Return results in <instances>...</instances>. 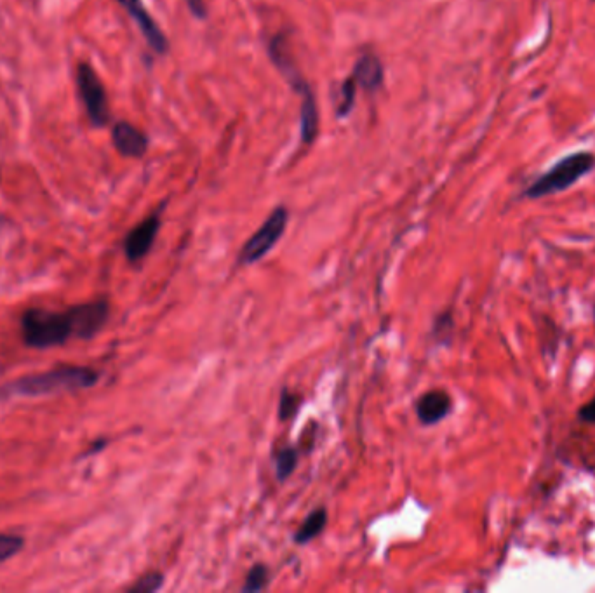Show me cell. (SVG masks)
I'll return each mask as SVG.
<instances>
[{
	"mask_svg": "<svg viewBox=\"0 0 595 593\" xmlns=\"http://www.w3.org/2000/svg\"><path fill=\"white\" fill-rule=\"evenodd\" d=\"M190 13L194 14L197 20H206L208 18V6L206 0H185Z\"/></svg>",
	"mask_w": 595,
	"mask_h": 593,
	"instance_id": "ffe728a7",
	"label": "cell"
},
{
	"mask_svg": "<svg viewBox=\"0 0 595 593\" xmlns=\"http://www.w3.org/2000/svg\"><path fill=\"white\" fill-rule=\"evenodd\" d=\"M326 524H328V510L317 508L315 512L308 515L307 519L303 520L300 529L296 531L295 543L307 545L324 531Z\"/></svg>",
	"mask_w": 595,
	"mask_h": 593,
	"instance_id": "7c38bea8",
	"label": "cell"
},
{
	"mask_svg": "<svg viewBox=\"0 0 595 593\" xmlns=\"http://www.w3.org/2000/svg\"><path fill=\"white\" fill-rule=\"evenodd\" d=\"M119 6L129 14V18L136 23V27L140 28L143 39L147 40L148 47L159 56H166L171 49L168 35L162 32L159 23L152 18V14L148 13L147 7L141 0H117Z\"/></svg>",
	"mask_w": 595,
	"mask_h": 593,
	"instance_id": "52a82bcc",
	"label": "cell"
},
{
	"mask_svg": "<svg viewBox=\"0 0 595 593\" xmlns=\"http://www.w3.org/2000/svg\"><path fill=\"white\" fill-rule=\"evenodd\" d=\"M300 395L291 394L289 390H282L281 402H279V418L289 420L293 418L300 409Z\"/></svg>",
	"mask_w": 595,
	"mask_h": 593,
	"instance_id": "ac0fdd59",
	"label": "cell"
},
{
	"mask_svg": "<svg viewBox=\"0 0 595 593\" xmlns=\"http://www.w3.org/2000/svg\"><path fill=\"white\" fill-rule=\"evenodd\" d=\"M453 409V399L446 390H428L416 402V416L425 427H434L448 418Z\"/></svg>",
	"mask_w": 595,
	"mask_h": 593,
	"instance_id": "30bf717a",
	"label": "cell"
},
{
	"mask_svg": "<svg viewBox=\"0 0 595 593\" xmlns=\"http://www.w3.org/2000/svg\"><path fill=\"white\" fill-rule=\"evenodd\" d=\"M595 167V157L590 152H576L559 160L550 167L547 173L533 181V185L524 192L528 199H543L549 195L561 194L573 187L576 181L592 173Z\"/></svg>",
	"mask_w": 595,
	"mask_h": 593,
	"instance_id": "3957f363",
	"label": "cell"
},
{
	"mask_svg": "<svg viewBox=\"0 0 595 593\" xmlns=\"http://www.w3.org/2000/svg\"><path fill=\"white\" fill-rule=\"evenodd\" d=\"M352 77L364 91H368L369 94L378 93L385 80L382 60L376 54H362L361 58L355 61Z\"/></svg>",
	"mask_w": 595,
	"mask_h": 593,
	"instance_id": "8fae6325",
	"label": "cell"
},
{
	"mask_svg": "<svg viewBox=\"0 0 595 593\" xmlns=\"http://www.w3.org/2000/svg\"><path fill=\"white\" fill-rule=\"evenodd\" d=\"M576 418L578 421H582L585 425H595V395L594 399L578 407L576 411Z\"/></svg>",
	"mask_w": 595,
	"mask_h": 593,
	"instance_id": "d6986e66",
	"label": "cell"
},
{
	"mask_svg": "<svg viewBox=\"0 0 595 593\" xmlns=\"http://www.w3.org/2000/svg\"><path fill=\"white\" fill-rule=\"evenodd\" d=\"M112 143L115 150L128 159H143L147 155L150 140L141 129L128 120H119L112 127Z\"/></svg>",
	"mask_w": 595,
	"mask_h": 593,
	"instance_id": "9c48e42d",
	"label": "cell"
},
{
	"mask_svg": "<svg viewBox=\"0 0 595 593\" xmlns=\"http://www.w3.org/2000/svg\"><path fill=\"white\" fill-rule=\"evenodd\" d=\"M159 230H161V211L150 214L126 235V239H124L126 258L131 263L143 260L154 246Z\"/></svg>",
	"mask_w": 595,
	"mask_h": 593,
	"instance_id": "ba28073f",
	"label": "cell"
},
{
	"mask_svg": "<svg viewBox=\"0 0 595 593\" xmlns=\"http://www.w3.org/2000/svg\"><path fill=\"white\" fill-rule=\"evenodd\" d=\"M0 180H2V173H0Z\"/></svg>",
	"mask_w": 595,
	"mask_h": 593,
	"instance_id": "603a6c76",
	"label": "cell"
},
{
	"mask_svg": "<svg viewBox=\"0 0 595 593\" xmlns=\"http://www.w3.org/2000/svg\"><path fill=\"white\" fill-rule=\"evenodd\" d=\"M77 91L82 105L86 108L87 119L94 127H105L110 122L107 89L89 63L81 61L77 65Z\"/></svg>",
	"mask_w": 595,
	"mask_h": 593,
	"instance_id": "277c9868",
	"label": "cell"
},
{
	"mask_svg": "<svg viewBox=\"0 0 595 593\" xmlns=\"http://www.w3.org/2000/svg\"><path fill=\"white\" fill-rule=\"evenodd\" d=\"M23 343L30 348H53L77 338L74 307L65 312H49L44 308H30L21 317Z\"/></svg>",
	"mask_w": 595,
	"mask_h": 593,
	"instance_id": "7a4b0ae2",
	"label": "cell"
},
{
	"mask_svg": "<svg viewBox=\"0 0 595 593\" xmlns=\"http://www.w3.org/2000/svg\"><path fill=\"white\" fill-rule=\"evenodd\" d=\"M100 381V373L93 367L60 366L47 373L28 374L20 380L9 383L2 394L39 397V395L58 394L65 390L91 388Z\"/></svg>",
	"mask_w": 595,
	"mask_h": 593,
	"instance_id": "6da1fadb",
	"label": "cell"
},
{
	"mask_svg": "<svg viewBox=\"0 0 595 593\" xmlns=\"http://www.w3.org/2000/svg\"><path fill=\"white\" fill-rule=\"evenodd\" d=\"M268 578H270L268 567L265 564H255V566L249 569L246 581H244V587H242V592H260V590L267 587Z\"/></svg>",
	"mask_w": 595,
	"mask_h": 593,
	"instance_id": "9a60e30c",
	"label": "cell"
},
{
	"mask_svg": "<svg viewBox=\"0 0 595 593\" xmlns=\"http://www.w3.org/2000/svg\"><path fill=\"white\" fill-rule=\"evenodd\" d=\"M25 547V540L14 534H0V564L11 559Z\"/></svg>",
	"mask_w": 595,
	"mask_h": 593,
	"instance_id": "e0dca14e",
	"label": "cell"
},
{
	"mask_svg": "<svg viewBox=\"0 0 595 593\" xmlns=\"http://www.w3.org/2000/svg\"><path fill=\"white\" fill-rule=\"evenodd\" d=\"M164 585V574L159 571H152L145 576H141L140 580L134 583L133 587L129 588V592L136 593H152L157 592L159 588Z\"/></svg>",
	"mask_w": 595,
	"mask_h": 593,
	"instance_id": "2e32d148",
	"label": "cell"
},
{
	"mask_svg": "<svg viewBox=\"0 0 595 593\" xmlns=\"http://www.w3.org/2000/svg\"><path fill=\"white\" fill-rule=\"evenodd\" d=\"M296 465H298V449L295 447H284L282 451L275 456V475L279 482L288 480L295 474Z\"/></svg>",
	"mask_w": 595,
	"mask_h": 593,
	"instance_id": "4fadbf2b",
	"label": "cell"
},
{
	"mask_svg": "<svg viewBox=\"0 0 595 593\" xmlns=\"http://www.w3.org/2000/svg\"><path fill=\"white\" fill-rule=\"evenodd\" d=\"M289 223L288 207H275L272 213L268 214L267 220L261 225L255 234L251 235V239L242 247L241 254H239V261L242 265H253L267 256L275 244L282 239V235L286 232Z\"/></svg>",
	"mask_w": 595,
	"mask_h": 593,
	"instance_id": "5b68a950",
	"label": "cell"
},
{
	"mask_svg": "<svg viewBox=\"0 0 595 593\" xmlns=\"http://www.w3.org/2000/svg\"><path fill=\"white\" fill-rule=\"evenodd\" d=\"M453 327H455V320L449 314H442L439 319L435 320V333L437 334H448L449 338L453 333Z\"/></svg>",
	"mask_w": 595,
	"mask_h": 593,
	"instance_id": "44dd1931",
	"label": "cell"
},
{
	"mask_svg": "<svg viewBox=\"0 0 595 593\" xmlns=\"http://www.w3.org/2000/svg\"><path fill=\"white\" fill-rule=\"evenodd\" d=\"M594 320H595V305H594Z\"/></svg>",
	"mask_w": 595,
	"mask_h": 593,
	"instance_id": "7402d4cb",
	"label": "cell"
},
{
	"mask_svg": "<svg viewBox=\"0 0 595 593\" xmlns=\"http://www.w3.org/2000/svg\"><path fill=\"white\" fill-rule=\"evenodd\" d=\"M357 91H359V84L355 82L352 75L348 79L343 80V84L340 87V103H338V108H336V115L340 119H347L348 115L352 114Z\"/></svg>",
	"mask_w": 595,
	"mask_h": 593,
	"instance_id": "5bb4252c",
	"label": "cell"
},
{
	"mask_svg": "<svg viewBox=\"0 0 595 593\" xmlns=\"http://www.w3.org/2000/svg\"><path fill=\"white\" fill-rule=\"evenodd\" d=\"M268 56L274 63V67L281 72L282 77L286 79L291 89L295 91L300 98H305L308 94H314V89L308 84L305 77L301 75L296 67L295 58L289 51V42L286 34H277L268 42Z\"/></svg>",
	"mask_w": 595,
	"mask_h": 593,
	"instance_id": "8992f818",
	"label": "cell"
}]
</instances>
